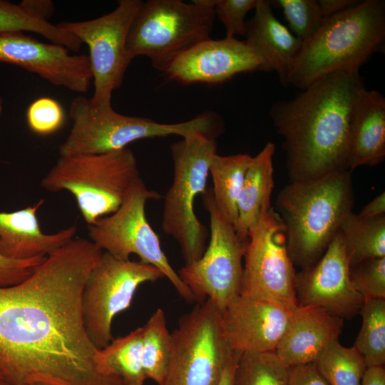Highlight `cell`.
I'll return each mask as SVG.
<instances>
[{
	"mask_svg": "<svg viewBox=\"0 0 385 385\" xmlns=\"http://www.w3.org/2000/svg\"><path fill=\"white\" fill-rule=\"evenodd\" d=\"M102 252L73 238L0 287V373L13 385H125L102 370L83 323L84 284Z\"/></svg>",
	"mask_w": 385,
	"mask_h": 385,
	"instance_id": "1",
	"label": "cell"
},
{
	"mask_svg": "<svg viewBox=\"0 0 385 385\" xmlns=\"http://www.w3.org/2000/svg\"><path fill=\"white\" fill-rule=\"evenodd\" d=\"M364 87L359 72L337 71L272 105L270 116L283 139L289 182L349 170L350 119Z\"/></svg>",
	"mask_w": 385,
	"mask_h": 385,
	"instance_id": "2",
	"label": "cell"
},
{
	"mask_svg": "<svg viewBox=\"0 0 385 385\" xmlns=\"http://www.w3.org/2000/svg\"><path fill=\"white\" fill-rule=\"evenodd\" d=\"M351 173L338 171L289 182L278 193L274 210L284 225L287 248L294 266L303 269L314 264L353 212Z\"/></svg>",
	"mask_w": 385,
	"mask_h": 385,
	"instance_id": "3",
	"label": "cell"
},
{
	"mask_svg": "<svg viewBox=\"0 0 385 385\" xmlns=\"http://www.w3.org/2000/svg\"><path fill=\"white\" fill-rule=\"evenodd\" d=\"M385 41V1H359L324 19L319 29L302 41L288 77V85L304 90L337 71L359 72Z\"/></svg>",
	"mask_w": 385,
	"mask_h": 385,
	"instance_id": "4",
	"label": "cell"
},
{
	"mask_svg": "<svg viewBox=\"0 0 385 385\" xmlns=\"http://www.w3.org/2000/svg\"><path fill=\"white\" fill-rule=\"evenodd\" d=\"M69 115L73 125L59 145L61 157L103 154L126 148L136 140L172 135L185 138L200 133L217 136L223 129L220 118L212 113L181 123H162L120 114L113 109L111 103L96 104L83 96L72 101Z\"/></svg>",
	"mask_w": 385,
	"mask_h": 385,
	"instance_id": "5",
	"label": "cell"
},
{
	"mask_svg": "<svg viewBox=\"0 0 385 385\" xmlns=\"http://www.w3.org/2000/svg\"><path fill=\"white\" fill-rule=\"evenodd\" d=\"M139 178L137 158L126 148L103 154L59 156L41 186L52 192L71 193L90 225L115 212Z\"/></svg>",
	"mask_w": 385,
	"mask_h": 385,
	"instance_id": "6",
	"label": "cell"
},
{
	"mask_svg": "<svg viewBox=\"0 0 385 385\" xmlns=\"http://www.w3.org/2000/svg\"><path fill=\"white\" fill-rule=\"evenodd\" d=\"M216 0H148L130 27L127 51L148 57L163 73L180 54L210 38Z\"/></svg>",
	"mask_w": 385,
	"mask_h": 385,
	"instance_id": "7",
	"label": "cell"
},
{
	"mask_svg": "<svg viewBox=\"0 0 385 385\" xmlns=\"http://www.w3.org/2000/svg\"><path fill=\"white\" fill-rule=\"evenodd\" d=\"M217 148L215 136L200 133L170 145L173 178L164 196L162 229L177 241L185 264L198 260L206 249L209 232L197 217L194 203L195 197L206 191Z\"/></svg>",
	"mask_w": 385,
	"mask_h": 385,
	"instance_id": "8",
	"label": "cell"
},
{
	"mask_svg": "<svg viewBox=\"0 0 385 385\" xmlns=\"http://www.w3.org/2000/svg\"><path fill=\"white\" fill-rule=\"evenodd\" d=\"M170 335V357L160 385H218L236 351L224 336L217 307L209 299L197 302Z\"/></svg>",
	"mask_w": 385,
	"mask_h": 385,
	"instance_id": "9",
	"label": "cell"
},
{
	"mask_svg": "<svg viewBox=\"0 0 385 385\" xmlns=\"http://www.w3.org/2000/svg\"><path fill=\"white\" fill-rule=\"evenodd\" d=\"M160 197L156 191L149 190L141 178L138 179L115 212L88 225L90 240L120 260H128L132 254L136 255L140 262L160 270L180 296L192 303L196 302L194 295L170 264L159 237L146 217V202Z\"/></svg>",
	"mask_w": 385,
	"mask_h": 385,
	"instance_id": "10",
	"label": "cell"
},
{
	"mask_svg": "<svg viewBox=\"0 0 385 385\" xmlns=\"http://www.w3.org/2000/svg\"><path fill=\"white\" fill-rule=\"evenodd\" d=\"M202 195L210 217V242L198 260L185 264L177 273L197 302L209 299L222 312L240 294L248 240H240L233 226L221 215L211 188Z\"/></svg>",
	"mask_w": 385,
	"mask_h": 385,
	"instance_id": "11",
	"label": "cell"
},
{
	"mask_svg": "<svg viewBox=\"0 0 385 385\" xmlns=\"http://www.w3.org/2000/svg\"><path fill=\"white\" fill-rule=\"evenodd\" d=\"M284 225L270 205L250 230L240 294L293 311L296 271L287 248Z\"/></svg>",
	"mask_w": 385,
	"mask_h": 385,
	"instance_id": "12",
	"label": "cell"
},
{
	"mask_svg": "<svg viewBox=\"0 0 385 385\" xmlns=\"http://www.w3.org/2000/svg\"><path fill=\"white\" fill-rule=\"evenodd\" d=\"M165 278L155 267L139 261L118 259L102 252L91 270L82 294V313L86 333L99 349L113 339L114 317L130 307L138 287Z\"/></svg>",
	"mask_w": 385,
	"mask_h": 385,
	"instance_id": "13",
	"label": "cell"
},
{
	"mask_svg": "<svg viewBox=\"0 0 385 385\" xmlns=\"http://www.w3.org/2000/svg\"><path fill=\"white\" fill-rule=\"evenodd\" d=\"M143 2L120 0L113 11L101 17L56 24L88 47L94 86L91 100L94 103H111L113 92L123 83L133 59L127 51V39Z\"/></svg>",
	"mask_w": 385,
	"mask_h": 385,
	"instance_id": "14",
	"label": "cell"
},
{
	"mask_svg": "<svg viewBox=\"0 0 385 385\" xmlns=\"http://www.w3.org/2000/svg\"><path fill=\"white\" fill-rule=\"evenodd\" d=\"M349 269L339 230L322 256L296 274L297 304L319 307L343 319L359 314L364 299L352 284Z\"/></svg>",
	"mask_w": 385,
	"mask_h": 385,
	"instance_id": "15",
	"label": "cell"
},
{
	"mask_svg": "<svg viewBox=\"0 0 385 385\" xmlns=\"http://www.w3.org/2000/svg\"><path fill=\"white\" fill-rule=\"evenodd\" d=\"M0 62L20 66L55 86L81 93L88 91L93 79L88 56L70 54L64 46L24 33L0 34Z\"/></svg>",
	"mask_w": 385,
	"mask_h": 385,
	"instance_id": "16",
	"label": "cell"
},
{
	"mask_svg": "<svg viewBox=\"0 0 385 385\" xmlns=\"http://www.w3.org/2000/svg\"><path fill=\"white\" fill-rule=\"evenodd\" d=\"M252 71H262V63L245 41L210 38L178 56L163 73L183 84H217Z\"/></svg>",
	"mask_w": 385,
	"mask_h": 385,
	"instance_id": "17",
	"label": "cell"
},
{
	"mask_svg": "<svg viewBox=\"0 0 385 385\" xmlns=\"http://www.w3.org/2000/svg\"><path fill=\"white\" fill-rule=\"evenodd\" d=\"M292 312L277 304L239 294L221 312V326L234 351H274Z\"/></svg>",
	"mask_w": 385,
	"mask_h": 385,
	"instance_id": "18",
	"label": "cell"
},
{
	"mask_svg": "<svg viewBox=\"0 0 385 385\" xmlns=\"http://www.w3.org/2000/svg\"><path fill=\"white\" fill-rule=\"evenodd\" d=\"M344 319L315 306L298 305L274 352L288 367L314 363L339 339Z\"/></svg>",
	"mask_w": 385,
	"mask_h": 385,
	"instance_id": "19",
	"label": "cell"
},
{
	"mask_svg": "<svg viewBox=\"0 0 385 385\" xmlns=\"http://www.w3.org/2000/svg\"><path fill=\"white\" fill-rule=\"evenodd\" d=\"M245 41L260 58L262 71H274L283 86L302 41L274 15L270 1L258 0L252 17L246 21Z\"/></svg>",
	"mask_w": 385,
	"mask_h": 385,
	"instance_id": "20",
	"label": "cell"
},
{
	"mask_svg": "<svg viewBox=\"0 0 385 385\" xmlns=\"http://www.w3.org/2000/svg\"><path fill=\"white\" fill-rule=\"evenodd\" d=\"M35 204L13 212H0V253L10 259L28 260L48 256L72 240L75 225L55 233H44L37 212L43 204Z\"/></svg>",
	"mask_w": 385,
	"mask_h": 385,
	"instance_id": "21",
	"label": "cell"
},
{
	"mask_svg": "<svg viewBox=\"0 0 385 385\" xmlns=\"http://www.w3.org/2000/svg\"><path fill=\"white\" fill-rule=\"evenodd\" d=\"M385 158V98L364 87L356 96L349 131V170L374 166Z\"/></svg>",
	"mask_w": 385,
	"mask_h": 385,
	"instance_id": "22",
	"label": "cell"
},
{
	"mask_svg": "<svg viewBox=\"0 0 385 385\" xmlns=\"http://www.w3.org/2000/svg\"><path fill=\"white\" fill-rule=\"evenodd\" d=\"M275 145L268 142L248 165L237 200V220L235 232L242 241L257 223L262 210L271 205L274 185L273 155Z\"/></svg>",
	"mask_w": 385,
	"mask_h": 385,
	"instance_id": "23",
	"label": "cell"
},
{
	"mask_svg": "<svg viewBox=\"0 0 385 385\" xmlns=\"http://www.w3.org/2000/svg\"><path fill=\"white\" fill-rule=\"evenodd\" d=\"M252 157L247 153L230 155L216 153L209 168L215 203L221 215L234 229L237 220V200Z\"/></svg>",
	"mask_w": 385,
	"mask_h": 385,
	"instance_id": "24",
	"label": "cell"
},
{
	"mask_svg": "<svg viewBox=\"0 0 385 385\" xmlns=\"http://www.w3.org/2000/svg\"><path fill=\"white\" fill-rule=\"evenodd\" d=\"M103 371L119 377L125 385H144L147 379L143 363V329L113 339L100 350Z\"/></svg>",
	"mask_w": 385,
	"mask_h": 385,
	"instance_id": "25",
	"label": "cell"
},
{
	"mask_svg": "<svg viewBox=\"0 0 385 385\" xmlns=\"http://www.w3.org/2000/svg\"><path fill=\"white\" fill-rule=\"evenodd\" d=\"M339 232L350 266L385 257V215L361 217L352 212L342 222Z\"/></svg>",
	"mask_w": 385,
	"mask_h": 385,
	"instance_id": "26",
	"label": "cell"
},
{
	"mask_svg": "<svg viewBox=\"0 0 385 385\" xmlns=\"http://www.w3.org/2000/svg\"><path fill=\"white\" fill-rule=\"evenodd\" d=\"M359 314L362 324L353 346L366 367L385 364V299H365Z\"/></svg>",
	"mask_w": 385,
	"mask_h": 385,
	"instance_id": "27",
	"label": "cell"
},
{
	"mask_svg": "<svg viewBox=\"0 0 385 385\" xmlns=\"http://www.w3.org/2000/svg\"><path fill=\"white\" fill-rule=\"evenodd\" d=\"M142 329L144 371L147 379L160 385L166 371L171 348V335L165 312L158 308Z\"/></svg>",
	"mask_w": 385,
	"mask_h": 385,
	"instance_id": "28",
	"label": "cell"
},
{
	"mask_svg": "<svg viewBox=\"0 0 385 385\" xmlns=\"http://www.w3.org/2000/svg\"><path fill=\"white\" fill-rule=\"evenodd\" d=\"M329 385H361L367 369L362 356L354 347L333 342L314 362Z\"/></svg>",
	"mask_w": 385,
	"mask_h": 385,
	"instance_id": "29",
	"label": "cell"
},
{
	"mask_svg": "<svg viewBox=\"0 0 385 385\" xmlns=\"http://www.w3.org/2000/svg\"><path fill=\"white\" fill-rule=\"evenodd\" d=\"M34 32L71 51H78L81 41L56 24L35 19L19 4L0 0V34Z\"/></svg>",
	"mask_w": 385,
	"mask_h": 385,
	"instance_id": "30",
	"label": "cell"
},
{
	"mask_svg": "<svg viewBox=\"0 0 385 385\" xmlns=\"http://www.w3.org/2000/svg\"><path fill=\"white\" fill-rule=\"evenodd\" d=\"M289 374L274 351L240 352L233 385H289Z\"/></svg>",
	"mask_w": 385,
	"mask_h": 385,
	"instance_id": "31",
	"label": "cell"
},
{
	"mask_svg": "<svg viewBox=\"0 0 385 385\" xmlns=\"http://www.w3.org/2000/svg\"><path fill=\"white\" fill-rule=\"evenodd\" d=\"M271 5L281 8L289 31L302 41L319 29L324 17L317 0H275Z\"/></svg>",
	"mask_w": 385,
	"mask_h": 385,
	"instance_id": "32",
	"label": "cell"
},
{
	"mask_svg": "<svg viewBox=\"0 0 385 385\" xmlns=\"http://www.w3.org/2000/svg\"><path fill=\"white\" fill-rule=\"evenodd\" d=\"M350 279L365 299H385V257L351 265Z\"/></svg>",
	"mask_w": 385,
	"mask_h": 385,
	"instance_id": "33",
	"label": "cell"
},
{
	"mask_svg": "<svg viewBox=\"0 0 385 385\" xmlns=\"http://www.w3.org/2000/svg\"><path fill=\"white\" fill-rule=\"evenodd\" d=\"M26 122L30 130L41 135H51L63 125L65 114L61 105L55 99L42 97L28 107Z\"/></svg>",
	"mask_w": 385,
	"mask_h": 385,
	"instance_id": "34",
	"label": "cell"
},
{
	"mask_svg": "<svg viewBox=\"0 0 385 385\" xmlns=\"http://www.w3.org/2000/svg\"><path fill=\"white\" fill-rule=\"evenodd\" d=\"M257 3L258 0H216L215 13L225 27V38L245 36V16Z\"/></svg>",
	"mask_w": 385,
	"mask_h": 385,
	"instance_id": "35",
	"label": "cell"
},
{
	"mask_svg": "<svg viewBox=\"0 0 385 385\" xmlns=\"http://www.w3.org/2000/svg\"><path fill=\"white\" fill-rule=\"evenodd\" d=\"M46 257L14 260L0 253V287L13 286L23 282Z\"/></svg>",
	"mask_w": 385,
	"mask_h": 385,
	"instance_id": "36",
	"label": "cell"
},
{
	"mask_svg": "<svg viewBox=\"0 0 385 385\" xmlns=\"http://www.w3.org/2000/svg\"><path fill=\"white\" fill-rule=\"evenodd\" d=\"M289 385H329L314 363L289 367Z\"/></svg>",
	"mask_w": 385,
	"mask_h": 385,
	"instance_id": "37",
	"label": "cell"
},
{
	"mask_svg": "<svg viewBox=\"0 0 385 385\" xmlns=\"http://www.w3.org/2000/svg\"><path fill=\"white\" fill-rule=\"evenodd\" d=\"M19 5L32 17L44 21H48L54 11V4L49 0H24Z\"/></svg>",
	"mask_w": 385,
	"mask_h": 385,
	"instance_id": "38",
	"label": "cell"
},
{
	"mask_svg": "<svg viewBox=\"0 0 385 385\" xmlns=\"http://www.w3.org/2000/svg\"><path fill=\"white\" fill-rule=\"evenodd\" d=\"M324 19L342 12L359 2L358 0H317Z\"/></svg>",
	"mask_w": 385,
	"mask_h": 385,
	"instance_id": "39",
	"label": "cell"
},
{
	"mask_svg": "<svg viewBox=\"0 0 385 385\" xmlns=\"http://www.w3.org/2000/svg\"><path fill=\"white\" fill-rule=\"evenodd\" d=\"M357 215L361 217H376L385 215V192H383L375 197Z\"/></svg>",
	"mask_w": 385,
	"mask_h": 385,
	"instance_id": "40",
	"label": "cell"
},
{
	"mask_svg": "<svg viewBox=\"0 0 385 385\" xmlns=\"http://www.w3.org/2000/svg\"><path fill=\"white\" fill-rule=\"evenodd\" d=\"M361 385H385L384 367H368L364 375Z\"/></svg>",
	"mask_w": 385,
	"mask_h": 385,
	"instance_id": "41",
	"label": "cell"
},
{
	"mask_svg": "<svg viewBox=\"0 0 385 385\" xmlns=\"http://www.w3.org/2000/svg\"><path fill=\"white\" fill-rule=\"evenodd\" d=\"M240 352L236 351L225 368L218 385H233V376L237 361Z\"/></svg>",
	"mask_w": 385,
	"mask_h": 385,
	"instance_id": "42",
	"label": "cell"
},
{
	"mask_svg": "<svg viewBox=\"0 0 385 385\" xmlns=\"http://www.w3.org/2000/svg\"><path fill=\"white\" fill-rule=\"evenodd\" d=\"M0 385H13L8 379L0 373Z\"/></svg>",
	"mask_w": 385,
	"mask_h": 385,
	"instance_id": "43",
	"label": "cell"
},
{
	"mask_svg": "<svg viewBox=\"0 0 385 385\" xmlns=\"http://www.w3.org/2000/svg\"><path fill=\"white\" fill-rule=\"evenodd\" d=\"M2 111H3V100H2V98L0 96V116L2 113Z\"/></svg>",
	"mask_w": 385,
	"mask_h": 385,
	"instance_id": "44",
	"label": "cell"
},
{
	"mask_svg": "<svg viewBox=\"0 0 385 385\" xmlns=\"http://www.w3.org/2000/svg\"><path fill=\"white\" fill-rule=\"evenodd\" d=\"M31 385H48V384L38 383V384H31Z\"/></svg>",
	"mask_w": 385,
	"mask_h": 385,
	"instance_id": "45",
	"label": "cell"
}]
</instances>
